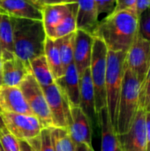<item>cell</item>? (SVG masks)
<instances>
[{
    "label": "cell",
    "mask_w": 150,
    "mask_h": 151,
    "mask_svg": "<svg viewBox=\"0 0 150 151\" xmlns=\"http://www.w3.org/2000/svg\"><path fill=\"white\" fill-rule=\"evenodd\" d=\"M138 35V16L134 10L113 12L102 19L94 34L109 50L127 52Z\"/></svg>",
    "instance_id": "6da1fadb"
},
{
    "label": "cell",
    "mask_w": 150,
    "mask_h": 151,
    "mask_svg": "<svg viewBox=\"0 0 150 151\" xmlns=\"http://www.w3.org/2000/svg\"><path fill=\"white\" fill-rule=\"evenodd\" d=\"M15 57L29 66L34 58L44 55L47 38L42 20L11 17ZM30 68V67H29Z\"/></svg>",
    "instance_id": "7a4b0ae2"
},
{
    "label": "cell",
    "mask_w": 150,
    "mask_h": 151,
    "mask_svg": "<svg viewBox=\"0 0 150 151\" xmlns=\"http://www.w3.org/2000/svg\"><path fill=\"white\" fill-rule=\"evenodd\" d=\"M141 83L135 74L126 66L120 93L116 124L117 135L126 134L131 127L140 107Z\"/></svg>",
    "instance_id": "3957f363"
},
{
    "label": "cell",
    "mask_w": 150,
    "mask_h": 151,
    "mask_svg": "<svg viewBox=\"0 0 150 151\" xmlns=\"http://www.w3.org/2000/svg\"><path fill=\"white\" fill-rule=\"evenodd\" d=\"M126 52L108 50L105 78L106 107L114 129L117 124L118 107L126 70Z\"/></svg>",
    "instance_id": "277c9868"
},
{
    "label": "cell",
    "mask_w": 150,
    "mask_h": 151,
    "mask_svg": "<svg viewBox=\"0 0 150 151\" xmlns=\"http://www.w3.org/2000/svg\"><path fill=\"white\" fill-rule=\"evenodd\" d=\"M108 50L103 41L99 37L94 36L89 71L95 90V111L97 115L106 107L105 78Z\"/></svg>",
    "instance_id": "5b68a950"
},
{
    "label": "cell",
    "mask_w": 150,
    "mask_h": 151,
    "mask_svg": "<svg viewBox=\"0 0 150 151\" xmlns=\"http://www.w3.org/2000/svg\"><path fill=\"white\" fill-rule=\"evenodd\" d=\"M33 115L41 122L43 128L52 127L51 116L43 89L30 73L19 86Z\"/></svg>",
    "instance_id": "8992f818"
},
{
    "label": "cell",
    "mask_w": 150,
    "mask_h": 151,
    "mask_svg": "<svg viewBox=\"0 0 150 151\" xmlns=\"http://www.w3.org/2000/svg\"><path fill=\"white\" fill-rule=\"evenodd\" d=\"M4 127L18 140L30 141L40 136L43 129L39 119L33 114L0 111Z\"/></svg>",
    "instance_id": "52a82bcc"
},
{
    "label": "cell",
    "mask_w": 150,
    "mask_h": 151,
    "mask_svg": "<svg viewBox=\"0 0 150 151\" xmlns=\"http://www.w3.org/2000/svg\"><path fill=\"white\" fill-rule=\"evenodd\" d=\"M43 92L50 112L52 127L67 129L71 120V106L66 95L56 82L43 88Z\"/></svg>",
    "instance_id": "ba28073f"
},
{
    "label": "cell",
    "mask_w": 150,
    "mask_h": 151,
    "mask_svg": "<svg viewBox=\"0 0 150 151\" xmlns=\"http://www.w3.org/2000/svg\"><path fill=\"white\" fill-rule=\"evenodd\" d=\"M126 66L135 74L142 84L150 66V42L139 34L126 52Z\"/></svg>",
    "instance_id": "9c48e42d"
},
{
    "label": "cell",
    "mask_w": 150,
    "mask_h": 151,
    "mask_svg": "<svg viewBox=\"0 0 150 151\" xmlns=\"http://www.w3.org/2000/svg\"><path fill=\"white\" fill-rule=\"evenodd\" d=\"M145 119L146 111L140 108L129 130L118 135L122 151H147Z\"/></svg>",
    "instance_id": "30bf717a"
},
{
    "label": "cell",
    "mask_w": 150,
    "mask_h": 151,
    "mask_svg": "<svg viewBox=\"0 0 150 151\" xmlns=\"http://www.w3.org/2000/svg\"><path fill=\"white\" fill-rule=\"evenodd\" d=\"M71 120L67 128L74 145L92 143V124L80 106L71 107Z\"/></svg>",
    "instance_id": "8fae6325"
},
{
    "label": "cell",
    "mask_w": 150,
    "mask_h": 151,
    "mask_svg": "<svg viewBox=\"0 0 150 151\" xmlns=\"http://www.w3.org/2000/svg\"><path fill=\"white\" fill-rule=\"evenodd\" d=\"M0 12L12 18L42 20V6L31 0H0Z\"/></svg>",
    "instance_id": "7c38bea8"
},
{
    "label": "cell",
    "mask_w": 150,
    "mask_h": 151,
    "mask_svg": "<svg viewBox=\"0 0 150 151\" xmlns=\"http://www.w3.org/2000/svg\"><path fill=\"white\" fill-rule=\"evenodd\" d=\"M93 42V35L82 29L76 30L73 45V63L80 75L89 68Z\"/></svg>",
    "instance_id": "4fadbf2b"
},
{
    "label": "cell",
    "mask_w": 150,
    "mask_h": 151,
    "mask_svg": "<svg viewBox=\"0 0 150 151\" xmlns=\"http://www.w3.org/2000/svg\"><path fill=\"white\" fill-rule=\"evenodd\" d=\"M80 107L89 119L92 126L98 124V117L95 111V90L89 68L80 74Z\"/></svg>",
    "instance_id": "5bb4252c"
},
{
    "label": "cell",
    "mask_w": 150,
    "mask_h": 151,
    "mask_svg": "<svg viewBox=\"0 0 150 151\" xmlns=\"http://www.w3.org/2000/svg\"><path fill=\"white\" fill-rule=\"evenodd\" d=\"M0 111L33 114L19 87H0Z\"/></svg>",
    "instance_id": "9a60e30c"
},
{
    "label": "cell",
    "mask_w": 150,
    "mask_h": 151,
    "mask_svg": "<svg viewBox=\"0 0 150 151\" xmlns=\"http://www.w3.org/2000/svg\"><path fill=\"white\" fill-rule=\"evenodd\" d=\"M80 75L73 62L65 68L63 77L56 81L66 95L71 107L80 106Z\"/></svg>",
    "instance_id": "2e32d148"
},
{
    "label": "cell",
    "mask_w": 150,
    "mask_h": 151,
    "mask_svg": "<svg viewBox=\"0 0 150 151\" xmlns=\"http://www.w3.org/2000/svg\"><path fill=\"white\" fill-rule=\"evenodd\" d=\"M77 4V28L94 35L99 24L95 0H73Z\"/></svg>",
    "instance_id": "e0dca14e"
},
{
    "label": "cell",
    "mask_w": 150,
    "mask_h": 151,
    "mask_svg": "<svg viewBox=\"0 0 150 151\" xmlns=\"http://www.w3.org/2000/svg\"><path fill=\"white\" fill-rule=\"evenodd\" d=\"M29 73V66L17 57L3 61L2 86L19 87Z\"/></svg>",
    "instance_id": "ac0fdd59"
},
{
    "label": "cell",
    "mask_w": 150,
    "mask_h": 151,
    "mask_svg": "<svg viewBox=\"0 0 150 151\" xmlns=\"http://www.w3.org/2000/svg\"><path fill=\"white\" fill-rule=\"evenodd\" d=\"M72 3L70 4H45L42 6V24L47 37L54 39V32L58 24L62 21L64 17L70 10Z\"/></svg>",
    "instance_id": "d6986e66"
},
{
    "label": "cell",
    "mask_w": 150,
    "mask_h": 151,
    "mask_svg": "<svg viewBox=\"0 0 150 151\" xmlns=\"http://www.w3.org/2000/svg\"><path fill=\"white\" fill-rule=\"evenodd\" d=\"M97 117L101 129V151H118L120 149L119 141L111 122L107 107L103 108Z\"/></svg>",
    "instance_id": "ffe728a7"
},
{
    "label": "cell",
    "mask_w": 150,
    "mask_h": 151,
    "mask_svg": "<svg viewBox=\"0 0 150 151\" xmlns=\"http://www.w3.org/2000/svg\"><path fill=\"white\" fill-rule=\"evenodd\" d=\"M0 50L3 61L11 59L15 57L13 30L11 17L0 12Z\"/></svg>",
    "instance_id": "44dd1931"
},
{
    "label": "cell",
    "mask_w": 150,
    "mask_h": 151,
    "mask_svg": "<svg viewBox=\"0 0 150 151\" xmlns=\"http://www.w3.org/2000/svg\"><path fill=\"white\" fill-rule=\"evenodd\" d=\"M44 56L55 81L62 78L65 73V69L61 62L58 48L54 39L50 37L46 38L44 44Z\"/></svg>",
    "instance_id": "7402d4cb"
},
{
    "label": "cell",
    "mask_w": 150,
    "mask_h": 151,
    "mask_svg": "<svg viewBox=\"0 0 150 151\" xmlns=\"http://www.w3.org/2000/svg\"><path fill=\"white\" fill-rule=\"evenodd\" d=\"M29 67L30 73L37 81L42 89L56 82L44 55H42L31 60L29 63Z\"/></svg>",
    "instance_id": "603a6c76"
},
{
    "label": "cell",
    "mask_w": 150,
    "mask_h": 151,
    "mask_svg": "<svg viewBox=\"0 0 150 151\" xmlns=\"http://www.w3.org/2000/svg\"><path fill=\"white\" fill-rule=\"evenodd\" d=\"M77 4L76 3H72L70 10L64 17L62 21L56 27L54 32V40L65 36L67 35L75 33L77 28Z\"/></svg>",
    "instance_id": "cb8c5ba5"
},
{
    "label": "cell",
    "mask_w": 150,
    "mask_h": 151,
    "mask_svg": "<svg viewBox=\"0 0 150 151\" xmlns=\"http://www.w3.org/2000/svg\"><path fill=\"white\" fill-rule=\"evenodd\" d=\"M54 151H74L73 144L66 128L50 127Z\"/></svg>",
    "instance_id": "d4e9b609"
},
{
    "label": "cell",
    "mask_w": 150,
    "mask_h": 151,
    "mask_svg": "<svg viewBox=\"0 0 150 151\" xmlns=\"http://www.w3.org/2000/svg\"><path fill=\"white\" fill-rule=\"evenodd\" d=\"M75 33L55 39V42L58 48L61 62L64 69L73 62V45Z\"/></svg>",
    "instance_id": "484cf974"
},
{
    "label": "cell",
    "mask_w": 150,
    "mask_h": 151,
    "mask_svg": "<svg viewBox=\"0 0 150 151\" xmlns=\"http://www.w3.org/2000/svg\"><path fill=\"white\" fill-rule=\"evenodd\" d=\"M0 143L5 151H20L19 140L5 127L0 130Z\"/></svg>",
    "instance_id": "4316f807"
},
{
    "label": "cell",
    "mask_w": 150,
    "mask_h": 151,
    "mask_svg": "<svg viewBox=\"0 0 150 151\" xmlns=\"http://www.w3.org/2000/svg\"><path fill=\"white\" fill-rule=\"evenodd\" d=\"M38 151H54L49 128H43L40 136L32 139Z\"/></svg>",
    "instance_id": "83f0119b"
},
{
    "label": "cell",
    "mask_w": 150,
    "mask_h": 151,
    "mask_svg": "<svg viewBox=\"0 0 150 151\" xmlns=\"http://www.w3.org/2000/svg\"><path fill=\"white\" fill-rule=\"evenodd\" d=\"M138 34L150 42V8L138 17Z\"/></svg>",
    "instance_id": "f1b7e54d"
},
{
    "label": "cell",
    "mask_w": 150,
    "mask_h": 151,
    "mask_svg": "<svg viewBox=\"0 0 150 151\" xmlns=\"http://www.w3.org/2000/svg\"><path fill=\"white\" fill-rule=\"evenodd\" d=\"M99 22L112 13L116 7V0H95Z\"/></svg>",
    "instance_id": "f546056e"
},
{
    "label": "cell",
    "mask_w": 150,
    "mask_h": 151,
    "mask_svg": "<svg viewBox=\"0 0 150 151\" xmlns=\"http://www.w3.org/2000/svg\"><path fill=\"white\" fill-rule=\"evenodd\" d=\"M150 98V66L146 78L141 84L140 93V107L146 110Z\"/></svg>",
    "instance_id": "4dcf8cb0"
},
{
    "label": "cell",
    "mask_w": 150,
    "mask_h": 151,
    "mask_svg": "<svg viewBox=\"0 0 150 151\" xmlns=\"http://www.w3.org/2000/svg\"><path fill=\"white\" fill-rule=\"evenodd\" d=\"M136 0H116V7L114 12L134 10L135 11Z\"/></svg>",
    "instance_id": "1f68e13d"
},
{
    "label": "cell",
    "mask_w": 150,
    "mask_h": 151,
    "mask_svg": "<svg viewBox=\"0 0 150 151\" xmlns=\"http://www.w3.org/2000/svg\"><path fill=\"white\" fill-rule=\"evenodd\" d=\"M150 8V0H136L135 12L139 17L144 11Z\"/></svg>",
    "instance_id": "d6a6232c"
},
{
    "label": "cell",
    "mask_w": 150,
    "mask_h": 151,
    "mask_svg": "<svg viewBox=\"0 0 150 151\" xmlns=\"http://www.w3.org/2000/svg\"><path fill=\"white\" fill-rule=\"evenodd\" d=\"M19 143L20 151H38L33 140H30V141L19 140Z\"/></svg>",
    "instance_id": "836d02e7"
},
{
    "label": "cell",
    "mask_w": 150,
    "mask_h": 151,
    "mask_svg": "<svg viewBox=\"0 0 150 151\" xmlns=\"http://www.w3.org/2000/svg\"><path fill=\"white\" fill-rule=\"evenodd\" d=\"M145 127L147 138V151H150V111H146Z\"/></svg>",
    "instance_id": "e575fe53"
},
{
    "label": "cell",
    "mask_w": 150,
    "mask_h": 151,
    "mask_svg": "<svg viewBox=\"0 0 150 151\" xmlns=\"http://www.w3.org/2000/svg\"><path fill=\"white\" fill-rule=\"evenodd\" d=\"M73 3V0H40V5L55 4H70Z\"/></svg>",
    "instance_id": "d590c367"
},
{
    "label": "cell",
    "mask_w": 150,
    "mask_h": 151,
    "mask_svg": "<svg viewBox=\"0 0 150 151\" xmlns=\"http://www.w3.org/2000/svg\"><path fill=\"white\" fill-rule=\"evenodd\" d=\"M74 151H95L92 145H88V144H79L75 145Z\"/></svg>",
    "instance_id": "8d00e7d4"
},
{
    "label": "cell",
    "mask_w": 150,
    "mask_h": 151,
    "mask_svg": "<svg viewBox=\"0 0 150 151\" xmlns=\"http://www.w3.org/2000/svg\"><path fill=\"white\" fill-rule=\"evenodd\" d=\"M2 72H3V59L0 58V87L2 86Z\"/></svg>",
    "instance_id": "74e56055"
},
{
    "label": "cell",
    "mask_w": 150,
    "mask_h": 151,
    "mask_svg": "<svg viewBox=\"0 0 150 151\" xmlns=\"http://www.w3.org/2000/svg\"><path fill=\"white\" fill-rule=\"evenodd\" d=\"M3 127H4V125L3 120H2V118H1V116H0V130H1Z\"/></svg>",
    "instance_id": "f35d334b"
},
{
    "label": "cell",
    "mask_w": 150,
    "mask_h": 151,
    "mask_svg": "<svg viewBox=\"0 0 150 151\" xmlns=\"http://www.w3.org/2000/svg\"><path fill=\"white\" fill-rule=\"evenodd\" d=\"M145 111H150V98L149 101V104H148V105H147V108H146Z\"/></svg>",
    "instance_id": "ab89813d"
},
{
    "label": "cell",
    "mask_w": 150,
    "mask_h": 151,
    "mask_svg": "<svg viewBox=\"0 0 150 151\" xmlns=\"http://www.w3.org/2000/svg\"><path fill=\"white\" fill-rule=\"evenodd\" d=\"M31 1H33L34 3H36V4H40V0H31Z\"/></svg>",
    "instance_id": "60d3db41"
},
{
    "label": "cell",
    "mask_w": 150,
    "mask_h": 151,
    "mask_svg": "<svg viewBox=\"0 0 150 151\" xmlns=\"http://www.w3.org/2000/svg\"><path fill=\"white\" fill-rule=\"evenodd\" d=\"M0 151H5L4 150V148L2 147V145H1V143H0Z\"/></svg>",
    "instance_id": "b9f144b4"
},
{
    "label": "cell",
    "mask_w": 150,
    "mask_h": 151,
    "mask_svg": "<svg viewBox=\"0 0 150 151\" xmlns=\"http://www.w3.org/2000/svg\"><path fill=\"white\" fill-rule=\"evenodd\" d=\"M0 58H2V52H1V50H0Z\"/></svg>",
    "instance_id": "7bdbcfd3"
},
{
    "label": "cell",
    "mask_w": 150,
    "mask_h": 151,
    "mask_svg": "<svg viewBox=\"0 0 150 151\" xmlns=\"http://www.w3.org/2000/svg\"><path fill=\"white\" fill-rule=\"evenodd\" d=\"M118 151H122V150H121V148H120V149L118 150Z\"/></svg>",
    "instance_id": "ee69618b"
}]
</instances>
